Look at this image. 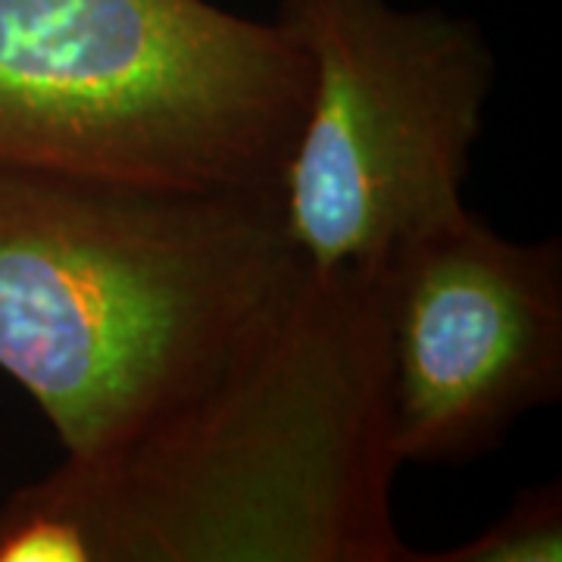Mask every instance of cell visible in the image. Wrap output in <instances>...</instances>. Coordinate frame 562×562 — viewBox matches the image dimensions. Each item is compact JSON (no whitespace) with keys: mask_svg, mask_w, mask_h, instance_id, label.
<instances>
[{"mask_svg":"<svg viewBox=\"0 0 562 562\" xmlns=\"http://www.w3.org/2000/svg\"><path fill=\"white\" fill-rule=\"evenodd\" d=\"M279 194L0 166V369L98 457L194 401L303 279Z\"/></svg>","mask_w":562,"mask_h":562,"instance_id":"7a4b0ae2","label":"cell"},{"mask_svg":"<svg viewBox=\"0 0 562 562\" xmlns=\"http://www.w3.org/2000/svg\"><path fill=\"white\" fill-rule=\"evenodd\" d=\"M306 85L279 22L210 0H0L7 169L279 194Z\"/></svg>","mask_w":562,"mask_h":562,"instance_id":"3957f363","label":"cell"},{"mask_svg":"<svg viewBox=\"0 0 562 562\" xmlns=\"http://www.w3.org/2000/svg\"><path fill=\"white\" fill-rule=\"evenodd\" d=\"M375 276L303 272L194 401L0 506V562H413Z\"/></svg>","mask_w":562,"mask_h":562,"instance_id":"6da1fadb","label":"cell"},{"mask_svg":"<svg viewBox=\"0 0 562 562\" xmlns=\"http://www.w3.org/2000/svg\"><path fill=\"white\" fill-rule=\"evenodd\" d=\"M401 462L494 453L562 397V247L513 241L465 210L375 272Z\"/></svg>","mask_w":562,"mask_h":562,"instance_id":"5b68a950","label":"cell"},{"mask_svg":"<svg viewBox=\"0 0 562 562\" xmlns=\"http://www.w3.org/2000/svg\"><path fill=\"white\" fill-rule=\"evenodd\" d=\"M562 482L525 487L479 538L435 553L413 550V562H560Z\"/></svg>","mask_w":562,"mask_h":562,"instance_id":"8992f818","label":"cell"},{"mask_svg":"<svg viewBox=\"0 0 562 562\" xmlns=\"http://www.w3.org/2000/svg\"><path fill=\"white\" fill-rule=\"evenodd\" d=\"M310 69L279 179L284 232L313 276H375L462 216L497 63L472 22L387 0H284Z\"/></svg>","mask_w":562,"mask_h":562,"instance_id":"277c9868","label":"cell"}]
</instances>
